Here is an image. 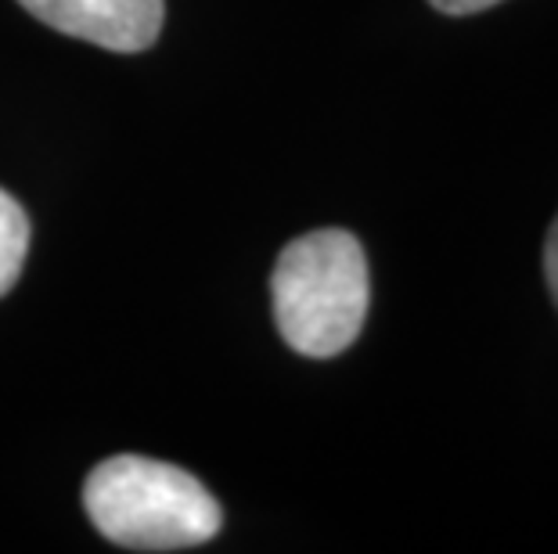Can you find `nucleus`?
<instances>
[{
	"instance_id": "f257e3e1",
	"label": "nucleus",
	"mask_w": 558,
	"mask_h": 554,
	"mask_svg": "<svg viewBox=\"0 0 558 554\" xmlns=\"http://www.w3.org/2000/svg\"><path fill=\"white\" fill-rule=\"evenodd\" d=\"M270 296L278 332L295 353L314 360L339 357L357 342L372 303L361 242L339 227L289 242L275 263Z\"/></svg>"
},
{
	"instance_id": "f03ea898",
	"label": "nucleus",
	"mask_w": 558,
	"mask_h": 554,
	"mask_svg": "<svg viewBox=\"0 0 558 554\" xmlns=\"http://www.w3.org/2000/svg\"><path fill=\"white\" fill-rule=\"evenodd\" d=\"M83 508L94 529L130 551H184L220 533L223 512L192 471L120 454L83 482Z\"/></svg>"
},
{
	"instance_id": "7ed1b4c3",
	"label": "nucleus",
	"mask_w": 558,
	"mask_h": 554,
	"mask_svg": "<svg viewBox=\"0 0 558 554\" xmlns=\"http://www.w3.org/2000/svg\"><path fill=\"white\" fill-rule=\"evenodd\" d=\"M19 4L65 37L120 54L145 51L162 29V0H19Z\"/></svg>"
},
{
	"instance_id": "20e7f679",
	"label": "nucleus",
	"mask_w": 558,
	"mask_h": 554,
	"mask_svg": "<svg viewBox=\"0 0 558 554\" xmlns=\"http://www.w3.org/2000/svg\"><path fill=\"white\" fill-rule=\"evenodd\" d=\"M29 253V217L4 187H0V296L19 281Z\"/></svg>"
},
{
	"instance_id": "39448f33",
	"label": "nucleus",
	"mask_w": 558,
	"mask_h": 554,
	"mask_svg": "<svg viewBox=\"0 0 558 554\" xmlns=\"http://www.w3.org/2000/svg\"><path fill=\"white\" fill-rule=\"evenodd\" d=\"M544 278H548V292L558 306V217L551 220L548 238H544Z\"/></svg>"
},
{
	"instance_id": "423d86ee",
	"label": "nucleus",
	"mask_w": 558,
	"mask_h": 554,
	"mask_svg": "<svg viewBox=\"0 0 558 554\" xmlns=\"http://www.w3.org/2000/svg\"><path fill=\"white\" fill-rule=\"evenodd\" d=\"M429 4L444 15H480V11L501 4V0H429Z\"/></svg>"
}]
</instances>
